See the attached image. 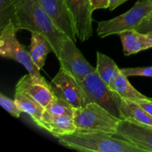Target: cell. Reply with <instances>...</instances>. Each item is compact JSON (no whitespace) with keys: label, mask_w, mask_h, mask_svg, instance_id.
<instances>
[{"label":"cell","mask_w":152,"mask_h":152,"mask_svg":"<svg viewBox=\"0 0 152 152\" xmlns=\"http://www.w3.org/2000/svg\"><path fill=\"white\" fill-rule=\"evenodd\" d=\"M11 22L17 31L26 30L42 35L51 45L57 58L68 38L54 26L39 0H13Z\"/></svg>","instance_id":"obj_1"},{"label":"cell","mask_w":152,"mask_h":152,"mask_svg":"<svg viewBox=\"0 0 152 152\" xmlns=\"http://www.w3.org/2000/svg\"><path fill=\"white\" fill-rule=\"evenodd\" d=\"M62 146L84 152H142L129 142L102 132H78L57 138Z\"/></svg>","instance_id":"obj_2"},{"label":"cell","mask_w":152,"mask_h":152,"mask_svg":"<svg viewBox=\"0 0 152 152\" xmlns=\"http://www.w3.org/2000/svg\"><path fill=\"white\" fill-rule=\"evenodd\" d=\"M74 121L78 132H102L115 135L120 119L102 106L89 102L75 108Z\"/></svg>","instance_id":"obj_3"},{"label":"cell","mask_w":152,"mask_h":152,"mask_svg":"<svg viewBox=\"0 0 152 152\" xmlns=\"http://www.w3.org/2000/svg\"><path fill=\"white\" fill-rule=\"evenodd\" d=\"M0 55L1 57L13 59L22 64L28 71L35 83L43 85H50L40 74L31 59L29 50H27L16 37V29L13 22H10L0 29Z\"/></svg>","instance_id":"obj_4"},{"label":"cell","mask_w":152,"mask_h":152,"mask_svg":"<svg viewBox=\"0 0 152 152\" xmlns=\"http://www.w3.org/2000/svg\"><path fill=\"white\" fill-rule=\"evenodd\" d=\"M152 13L151 0H137L128 11L106 21L97 23L96 34L100 38L118 35L124 31L137 30L143 19Z\"/></svg>","instance_id":"obj_5"},{"label":"cell","mask_w":152,"mask_h":152,"mask_svg":"<svg viewBox=\"0 0 152 152\" xmlns=\"http://www.w3.org/2000/svg\"><path fill=\"white\" fill-rule=\"evenodd\" d=\"M80 83L86 96V104L89 102L98 104L122 120L117 101V94L102 81L96 71L87 76Z\"/></svg>","instance_id":"obj_6"},{"label":"cell","mask_w":152,"mask_h":152,"mask_svg":"<svg viewBox=\"0 0 152 152\" xmlns=\"http://www.w3.org/2000/svg\"><path fill=\"white\" fill-rule=\"evenodd\" d=\"M60 68L65 70L78 82H82L87 76L96 71L85 58L76 42L67 38L58 56Z\"/></svg>","instance_id":"obj_7"},{"label":"cell","mask_w":152,"mask_h":152,"mask_svg":"<svg viewBox=\"0 0 152 152\" xmlns=\"http://www.w3.org/2000/svg\"><path fill=\"white\" fill-rule=\"evenodd\" d=\"M50 86L56 96L68 102L74 108H80L86 104V96L80 82L62 68L52 79Z\"/></svg>","instance_id":"obj_8"},{"label":"cell","mask_w":152,"mask_h":152,"mask_svg":"<svg viewBox=\"0 0 152 152\" xmlns=\"http://www.w3.org/2000/svg\"><path fill=\"white\" fill-rule=\"evenodd\" d=\"M54 26L77 42V37L73 15L65 0H39Z\"/></svg>","instance_id":"obj_9"},{"label":"cell","mask_w":152,"mask_h":152,"mask_svg":"<svg viewBox=\"0 0 152 152\" xmlns=\"http://www.w3.org/2000/svg\"><path fill=\"white\" fill-rule=\"evenodd\" d=\"M114 136L129 142L142 152H152V126L121 120Z\"/></svg>","instance_id":"obj_10"},{"label":"cell","mask_w":152,"mask_h":152,"mask_svg":"<svg viewBox=\"0 0 152 152\" xmlns=\"http://www.w3.org/2000/svg\"><path fill=\"white\" fill-rule=\"evenodd\" d=\"M73 15L78 40L87 41L93 34L92 10L89 0H65Z\"/></svg>","instance_id":"obj_11"},{"label":"cell","mask_w":152,"mask_h":152,"mask_svg":"<svg viewBox=\"0 0 152 152\" xmlns=\"http://www.w3.org/2000/svg\"><path fill=\"white\" fill-rule=\"evenodd\" d=\"M36 125L56 138L77 132V127L72 117L55 115L45 109L40 120Z\"/></svg>","instance_id":"obj_12"},{"label":"cell","mask_w":152,"mask_h":152,"mask_svg":"<svg viewBox=\"0 0 152 152\" xmlns=\"http://www.w3.org/2000/svg\"><path fill=\"white\" fill-rule=\"evenodd\" d=\"M15 91L27 94L45 108L55 96V94L52 91L50 85L35 83L29 74L24 75L19 79L16 85Z\"/></svg>","instance_id":"obj_13"},{"label":"cell","mask_w":152,"mask_h":152,"mask_svg":"<svg viewBox=\"0 0 152 152\" xmlns=\"http://www.w3.org/2000/svg\"><path fill=\"white\" fill-rule=\"evenodd\" d=\"M117 101L121 113L122 120L152 126V116L137 102L123 99L118 94Z\"/></svg>","instance_id":"obj_14"},{"label":"cell","mask_w":152,"mask_h":152,"mask_svg":"<svg viewBox=\"0 0 152 152\" xmlns=\"http://www.w3.org/2000/svg\"><path fill=\"white\" fill-rule=\"evenodd\" d=\"M118 35L121 39L123 53L126 56H130L151 48L145 34L140 33L137 30L124 31Z\"/></svg>","instance_id":"obj_15"},{"label":"cell","mask_w":152,"mask_h":152,"mask_svg":"<svg viewBox=\"0 0 152 152\" xmlns=\"http://www.w3.org/2000/svg\"><path fill=\"white\" fill-rule=\"evenodd\" d=\"M53 51L51 45L42 35L38 33H31L29 52L33 62L39 70L42 69L48 54Z\"/></svg>","instance_id":"obj_16"},{"label":"cell","mask_w":152,"mask_h":152,"mask_svg":"<svg viewBox=\"0 0 152 152\" xmlns=\"http://www.w3.org/2000/svg\"><path fill=\"white\" fill-rule=\"evenodd\" d=\"M110 88L113 91L116 92L120 97L127 100L135 101L140 99H145L147 97L142 93L137 90L130 83L124 74L120 70L118 74L113 81L112 84L110 86Z\"/></svg>","instance_id":"obj_17"},{"label":"cell","mask_w":152,"mask_h":152,"mask_svg":"<svg viewBox=\"0 0 152 152\" xmlns=\"http://www.w3.org/2000/svg\"><path fill=\"white\" fill-rule=\"evenodd\" d=\"M95 68L99 77L109 88L120 70L113 59L99 51L96 52V66Z\"/></svg>","instance_id":"obj_18"},{"label":"cell","mask_w":152,"mask_h":152,"mask_svg":"<svg viewBox=\"0 0 152 152\" xmlns=\"http://www.w3.org/2000/svg\"><path fill=\"white\" fill-rule=\"evenodd\" d=\"M14 100L22 113L28 114L34 123H37L41 119L45 108L37 101L24 92L15 91Z\"/></svg>","instance_id":"obj_19"},{"label":"cell","mask_w":152,"mask_h":152,"mask_svg":"<svg viewBox=\"0 0 152 152\" xmlns=\"http://www.w3.org/2000/svg\"><path fill=\"white\" fill-rule=\"evenodd\" d=\"M45 109L55 115L74 117L75 108L68 102L55 94L53 100L45 107Z\"/></svg>","instance_id":"obj_20"},{"label":"cell","mask_w":152,"mask_h":152,"mask_svg":"<svg viewBox=\"0 0 152 152\" xmlns=\"http://www.w3.org/2000/svg\"><path fill=\"white\" fill-rule=\"evenodd\" d=\"M13 0H0V29L11 22Z\"/></svg>","instance_id":"obj_21"},{"label":"cell","mask_w":152,"mask_h":152,"mask_svg":"<svg viewBox=\"0 0 152 152\" xmlns=\"http://www.w3.org/2000/svg\"><path fill=\"white\" fill-rule=\"evenodd\" d=\"M0 105L12 117H16V118H19L22 113L18 107L15 100L10 99L7 96L3 94L2 93L0 94Z\"/></svg>","instance_id":"obj_22"},{"label":"cell","mask_w":152,"mask_h":152,"mask_svg":"<svg viewBox=\"0 0 152 152\" xmlns=\"http://www.w3.org/2000/svg\"><path fill=\"white\" fill-rule=\"evenodd\" d=\"M123 74L126 77H152V66L134 67V68H120Z\"/></svg>","instance_id":"obj_23"},{"label":"cell","mask_w":152,"mask_h":152,"mask_svg":"<svg viewBox=\"0 0 152 152\" xmlns=\"http://www.w3.org/2000/svg\"><path fill=\"white\" fill-rule=\"evenodd\" d=\"M137 31L142 34L152 33V13L145 17L137 28Z\"/></svg>","instance_id":"obj_24"},{"label":"cell","mask_w":152,"mask_h":152,"mask_svg":"<svg viewBox=\"0 0 152 152\" xmlns=\"http://www.w3.org/2000/svg\"><path fill=\"white\" fill-rule=\"evenodd\" d=\"M93 12L99 9H107L109 7V0H89Z\"/></svg>","instance_id":"obj_25"},{"label":"cell","mask_w":152,"mask_h":152,"mask_svg":"<svg viewBox=\"0 0 152 152\" xmlns=\"http://www.w3.org/2000/svg\"><path fill=\"white\" fill-rule=\"evenodd\" d=\"M135 102L138 104L140 106L142 107L145 111L152 116V99L151 98H145V99H140L135 100Z\"/></svg>","instance_id":"obj_26"},{"label":"cell","mask_w":152,"mask_h":152,"mask_svg":"<svg viewBox=\"0 0 152 152\" xmlns=\"http://www.w3.org/2000/svg\"><path fill=\"white\" fill-rule=\"evenodd\" d=\"M128 0H109V9L111 11L115 10L117 7L123 4V3L127 1Z\"/></svg>","instance_id":"obj_27"},{"label":"cell","mask_w":152,"mask_h":152,"mask_svg":"<svg viewBox=\"0 0 152 152\" xmlns=\"http://www.w3.org/2000/svg\"><path fill=\"white\" fill-rule=\"evenodd\" d=\"M146 35L147 39L148 40V42H149L150 46H151V48H152V33H148V34H145Z\"/></svg>","instance_id":"obj_28"},{"label":"cell","mask_w":152,"mask_h":152,"mask_svg":"<svg viewBox=\"0 0 152 152\" xmlns=\"http://www.w3.org/2000/svg\"><path fill=\"white\" fill-rule=\"evenodd\" d=\"M151 2H152V0H151Z\"/></svg>","instance_id":"obj_29"}]
</instances>
